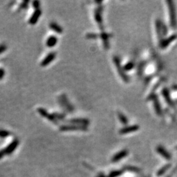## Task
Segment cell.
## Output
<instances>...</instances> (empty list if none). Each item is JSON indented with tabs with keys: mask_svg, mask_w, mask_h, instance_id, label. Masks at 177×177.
Masks as SVG:
<instances>
[{
	"mask_svg": "<svg viewBox=\"0 0 177 177\" xmlns=\"http://www.w3.org/2000/svg\"><path fill=\"white\" fill-rule=\"evenodd\" d=\"M169 13V18H170V24L172 28L175 29L177 26V20H176V13L175 5L174 2L171 0L167 1Z\"/></svg>",
	"mask_w": 177,
	"mask_h": 177,
	"instance_id": "obj_1",
	"label": "cell"
},
{
	"mask_svg": "<svg viewBox=\"0 0 177 177\" xmlns=\"http://www.w3.org/2000/svg\"><path fill=\"white\" fill-rule=\"evenodd\" d=\"M113 63H114V65L115 66L116 69H117L119 75H120L121 79H122L123 81H125V82H126V83H128L129 81V76L126 74L125 70H124V69H123V66L121 65L120 58L117 56L113 57Z\"/></svg>",
	"mask_w": 177,
	"mask_h": 177,
	"instance_id": "obj_2",
	"label": "cell"
},
{
	"mask_svg": "<svg viewBox=\"0 0 177 177\" xmlns=\"http://www.w3.org/2000/svg\"><path fill=\"white\" fill-rule=\"evenodd\" d=\"M18 143H19V142H18V140L15 139L6 148L1 150V151H0V159L3 157L5 155L10 154L11 153H13V152L17 148Z\"/></svg>",
	"mask_w": 177,
	"mask_h": 177,
	"instance_id": "obj_3",
	"label": "cell"
},
{
	"mask_svg": "<svg viewBox=\"0 0 177 177\" xmlns=\"http://www.w3.org/2000/svg\"><path fill=\"white\" fill-rule=\"evenodd\" d=\"M148 99L149 100H153V102H154V107L155 110V112H156L157 114L159 116L162 115V107H161L160 102L159 101V99H158V97H157V95L155 94L154 92H152V93H151L149 95Z\"/></svg>",
	"mask_w": 177,
	"mask_h": 177,
	"instance_id": "obj_4",
	"label": "cell"
},
{
	"mask_svg": "<svg viewBox=\"0 0 177 177\" xmlns=\"http://www.w3.org/2000/svg\"><path fill=\"white\" fill-rule=\"evenodd\" d=\"M60 130L61 131H86L88 130L87 127L77 125H62L60 127Z\"/></svg>",
	"mask_w": 177,
	"mask_h": 177,
	"instance_id": "obj_5",
	"label": "cell"
},
{
	"mask_svg": "<svg viewBox=\"0 0 177 177\" xmlns=\"http://www.w3.org/2000/svg\"><path fill=\"white\" fill-rule=\"evenodd\" d=\"M177 39V34H175L170 36L168 38L165 39H163L162 41L160 42V46L162 49H165L169 45Z\"/></svg>",
	"mask_w": 177,
	"mask_h": 177,
	"instance_id": "obj_6",
	"label": "cell"
},
{
	"mask_svg": "<svg viewBox=\"0 0 177 177\" xmlns=\"http://www.w3.org/2000/svg\"><path fill=\"white\" fill-rule=\"evenodd\" d=\"M103 8L100 5L98 7L94 10V18L96 22L99 26V28L101 29L103 28V24H102V13Z\"/></svg>",
	"mask_w": 177,
	"mask_h": 177,
	"instance_id": "obj_7",
	"label": "cell"
},
{
	"mask_svg": "<svg viewBox=\"0 0 177 177\" xmlns=\"http://www.w3.org/2000/svg\"><path fill=\"white\" fill-rule=\"evenodd\" d=\"M60 104H62V106H64L68 112H72L73 111V108L72 105L71 104V103L69 102V100H68L66 96L64 94L61 95V97H60Z\"/></svg>",
	"mask_w": 177,
	"mask_h": 177,
	"instance_id": "obj_8",
	"label": "cell"
},
{
	"mask_svg": "<svg viewBox=\"0 0 177 177\" xmlns=\"http://www.w3.org/2000/svg\"><path fill=\"white\" fill-rule=\"evenodd\" d=\"M129 154V151L127 150H122L118 152L117 154H115L112 157V160H111V162L112 163H116L120 161L121 160H123L124 157H125L126 156H127Z\"/></svg>",
	"mask_w": 177,
	"mask_h": 177,
	"instance_id": "obj_9",
	"label": "cell"
},
{
	"mask_svg": "<svg viewBox=\"0 0 177 177\" xmlns=\"http://www.w3.org/2000/svg\"><path fill=\"white\" fill-rule=\"evenodd\" d=\"M139 129H140V127L138 125H130V126H127V127H125L121 129L120 131H119V133H120V134H129V133L136 132L138 131Z\"/></svg>",
	"mask_w": 177,
	"mask_h": 177,
	"instance_id": "obj_10",
	"label": "cell"
},
{
	"mask_svg": "<svg viewBox=\"0 0 177 177\" xmlns=\"http://www.w3.org/2000/svg\"><path fill=\"white\" fill-rule=\"evenodd\" d=\"M69 123H73L74 125H81L87 127L88 125L90 124V121L87 118H74L71 119V120L68 121Z\"/></svg>",
	"mask_w": 177,
	"mask_h": 177,
	"instance_id": "obj_11",
	"label": "cell"
},
{
	"mask_svg": "<svg viewBox=\"0 0 177 177\" xmlns=\"http://www.w3.org/2000/svg\"><path fill=\"white\" fill-rule=\"evenodd\" d=\"M56 55H57L55 52H51L50 53H49L45 57V59L41 61V66L45 67V66H48L50 63L53 61V60L55 59V58H56Z\"/></svg>",
	"mask_w": 177,
	"mask_h": 177,
	"instance_id": "obj_12",
	"label": "cell"
},
{
	"mask_svg": "<svg viewBox=\"0 0 177 177\" xmlns=\"http://www.w3.org/2000/svg\"><path fill=\"white\" fill-rule=\"evenodd\" d=\"M156 151L160 155L165 158L167 160H170L171 159V155L164 147L162 146H157L156 147Z\"/></svg>",
	"mask_w": 177,
	"mask_h": 177,
	"instance_id": "obj_13",
	"label": "cell"
},
{
	"mask_svg": "<svg viewBox=\"0 0 177 177\" xmlns=\"http://www.w3.org/2000/svg\"><path fill=\"white\" fill-rule=\"evenodd\" d=\"M38 111V112L40 113L42 116H43V117L48 119L49 121H52V122L57 123V120L54 118V116L52 115V114H50V113L47 112V111L46 110H45L44 108H39Z\"/></svg>",
	"mask_w": 177,
	"mask_h": 177,
	"instance_id": "obj_14",
	"label": "cell"
},
{
	"mask_svg": "<svg viewBox=\"0 0 177 177\" xmlns=\"http://www.w3.org/2000/svg\"><path fill=\"white\" fill-rule=\"evenodd\" d=\"M41 15V10L39 9H36V10L34 11L32 15H31V17H30V19H29V23L31 25L36 24L38 22Z\"/></svg>",
	"mask_w": 177,
	"mask_h": 177,
	"instance_id": "obj_15",
	"label": "cell"
},
{
	"mask_svg": "<svg viewBox=\"0 0 177 177\" xmlns=\"http://www.w3.org/2000/svg\"><path fill=\"white\" fill-rule=\"evenodd\" d=\"M162 94L164 99L165 100V101L167 102V104L171 106V107H174L175 105H174V103L173 102V100H171V97L169 93V91L167 89V88H163L162 90Z\"/></svg>",
	"mask_w": 177,
	"mask_h": 177,
	"instance_id": "obj_16",
	"label": "cell"
},
{
	"mask_svg": "<svg viewBox=\"0 0 177 177\" xmlns=\"http://www.w3.org/2000/svg\"><path fill=\"white\" fill-rule=\"evenodd\" d=\"M162 21L160 19H157L155 20V30L158 38H159L160 42L163 39V34H162Z\"/></svg>",
	"mask_w": 177,
	"mask_h": 177,
	"instance_id": "obj_17",
	"label": "cell"
},
{
	"mask_svg": "<svg viewBox=\"0 0 177 177\" xmlns=\"http://www.w3.org/2000/svg\"><path fill=\"white\" fill-rule=\"evenodd\" d=\"M58 42V38H57L55 36H49L48 39H47L46 41V45L51 48V47H53L57 45Z\"/></svg>",
	"mask_w": 177,
	"mask_h": 177,
	"instance_id": "obj_18",
	"label": "cell"
},
{
	"mask_svg": "<svg viewBox=\"0 0 177 177\" xmlns=\"http://www.w3.org/2000/svg\"><path fill=\"white\" fill-rule=\"evenodd\" d=\"M49 27L52 30L55 31L57 34H62L63 32V29L59 24L57 23L52 22L49 24Z\"/></svg>",
	"mask_w": 177,
	"mask_h": 177,
	"instance_id": "obj_19",
	"label": "cell"
},
{
	"mask_svg": "<svg viewBox=\"0 0 177 177\" xmlns=\"http://www.w3.org/2000/svg\"><path fill=\"white\" fill-rule=\"evenodd\" d=\"M118 116L119 120H120V122L122 123L123 125H127L128 123H129L128 119L125 115L123 114V113L118 112Z\"/></svg>",
	"mask_w": 177,
	"mask_h": 177,
	"instance_id": "obj_20",
	"label": "cell"
},
{
	"mask_svg": "<svg viewBox=\"0 0 177 177\" xmlns=\"http://www.w3.org/2000/svg\"><path fill=\"white\" fill-rule=\"evenodd\" d=\"M171 167V164H167L165 166H163L162 168H161L157 172V176H162L163 174H165L167 171H168L169 169Z\"/></svg>",
	"mask_w": 177,
	"mask_h": 177,
	"instance_id": "obj_21",
	"label": "cell"
},
{
	"mask_svg": "<svg viewBox=\"0 0 177 177\" xmlns=\"http://www.w3.org/2000/svg\"><path fill=\"white\" fill-rule=\"evenodd\" d=\"M123 171L121 170H115V171H113L111 172L109 175H108L107 177H118L120 175H121V174L123 173Z\"/></svg>",
	"mask_w": 177,
	"mask_h": 177,
	"instance_id": "obj_22",
	"label": "cell"
},
{
	"mask_svg": "<svg viewBox=\"0 0 177 177\" xmlns=\"http://www.w3.org/2000/svg\"><path fill=\"white\" fill-rule=\"evenodd\" d=\"M134 64L133 62H129L123 67L125 71H129V70H131L132 69H133V68H134Z\"/></svg>",
	"mask_w": 177,
	"mask_h": 177,
	"instance_id": "obj_23",
	"label": "cell"
},
{
	"mask_svg": "<svg viewBox=\"0 0 177 177\" xmlns=\"http://www.w3.org/2000/svg\"><path fill=\"white\" fill-rule=\"evenodd\" d=\"M10 133L6 130H0V137L1 138H6L8 136H9Z\"/></svg>",
	"mask_w": 177,
	"mask_h": 177,
	"instance_id": "obj_24",
	"label": "cell"
},
{
	"mask_svg": "<svg viewBox=\"0 0 177 177\" xmlns=\"http://www.w3.org/2000/svg\"><path fill=\"white\" fill-rule=\"evenodd\" d=\"M52 115L54 116V118L56 119H58V120H62L64 118L65 115L64 114H62V113H52Z\"/></svg>",
	"mask_w": 177,
	"mask_h": 177,
	"instance_id": "obj_25",
	"label": "cell"
},
{
	"mask_svg": "<svg viewBox=\"0 0 177 177\" xmlns=\"http://www.w3.org/2000/svg\"><path fill=\"white\" fill-rule=\"evenodd\" d=\"M162 29L163 36L164 37V36H165L166 35H167V31H168V28L167 27V26H166L163 22H162Z\"/></svg>",
	"mask_w": 177,
	"mask_h": 177,
	"instance_id": "obj_26",
	"label": "cell"
},
{
	"mask_svg": "<svg viewBox=\"0 0 177 177\" xmlns=\"http://www.w3.org/2000/svg\"><path fill=\"white\" fill-rule=\"evenodd\" d=\"M7 50V46L4 44L0 45V54H1Z\"/></svg>",
	"mask_w": 177,
	"mask_h": 177,
	"instance_id": "obj_27",
	"label": "cell"
},
{
	"mask_svg": "<svg viewBox=\"0 0 177 177\" xmlns=\"http://www.w3.org/2000/svg\"><path fill=\"white\" fill-rule=\"evenodd\" d=\"M39 1H34L33 2V7L35 8L36 9H38L39 7Z\"/></svg>",
	"mask_w": 177,
	"mask_h": 177,
	"instance_id": "obj_28",
	"label": "cell"
},
{
	"mask_svg": "<svg viewBox=\"0 0 177 177\" xmlns=\"http://www.w3.org/2000/svg\"><path fill=\"white\" fill-rule=\"evenodd\" d=\"M29 3V1H23L22 3L20 5V7L22 8V9H26V8L28 7V3Z\"/></svg>",
	"mask_w": 177,
	"mask_h": 177,
	"instance_id": "obj_29",
	"label": "cell"
},
{
	"mask_svg": "<svg viewBox=\"0 0 177 177\" xmlns=\"http://www.w3.org/2000/svg\"><path fill=\"white\" fill-rule=\"evenodd\" d=\"M5 76V70L3 68H0V80L4 77Z\"/></svg>",
	"mask_w": 177,
	"mask_h": 177,
	"instance_id": "obj_30",
	"label": "cell"
},
{
	"mask_svg": "<svg viewBox=\"0 0 177 177\" xmlns=\"http://www.w3.org/2000/svg\"><path fill=\"white\" fill-rule=\"evenodd\" d=\"M173 89H174V90H175V91H177V85H174L173 87Z\"/></svg>",
	"mask_w": 177,
	"mask_h": 177,
	"instance_id": "obj_31",
	"label": "cell"
},
{
	"mask_svg": "<svg viewBox=\"0 0 177 177\" xmlns=\"http://www.w3.org/2000/svg\"><path fill=\"white\" fill-rule=\"evenodd\" d=\"M176 149H177V146H176Z\"/></svg>",
	"mask_w": 177,
	"mask_h": 177,
	"instance_id": "obj_32",
	"label": "cell"
}]
</instances>
